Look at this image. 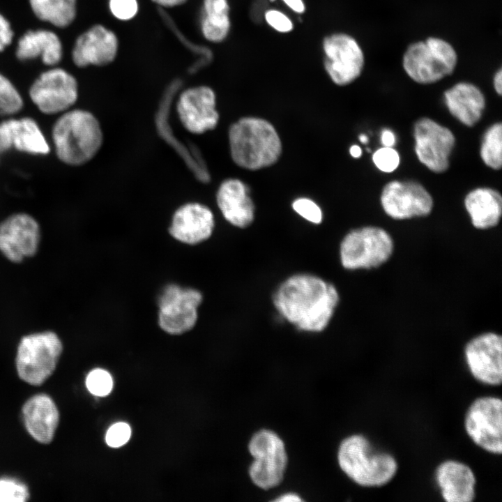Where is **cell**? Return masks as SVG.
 Here are the masks:
<instances>
[{
	"label": "cell",
	"instance_id": "obj_3",
	"mask_svg": "<svg viewBox=\"0 0 502 502\" xmlns=\"http://www.w3.org/2000/svg\"><path fill=\"white\" fill-rule=\"evenodd\" d=\"M231 157L238 167L252 171L270 167L282 153V142L267 120L246 116L232 123L228 132Z\"/></svg>",
	"mask_w": 502,
	"mask_h": 502
},
{
	"label": "cell",
	"instance_id": "obj_38",
	"mask_svg": "<svg viewBox=\"0 0 502 502\" xmlns=\"http://www.w3.org/2000/svg\"><path fill=\"white\" fill-rule=\"evenodd\" d=\"M264 17L267 24L278 32L287 33L293 29L291 20L278 10L270 9L265 11Z\"/></svg>",
	"mask_w": 502,
	"mask_h": 502
},
{
	"label": "cell",
	"instance_id": "obj_41",
	"mask_svg": "<svg viewBox=\"0 0 502 502\" xmlns=\"http://www.w3.org/2000/svg\"><path fill=\"white\" fill-rule=\"evenodd\" d=\"M188 0H151L160 8L167 9L182 6Z\"/></svg>",
	"mask_w": 502,
	"mask_h": 502
},
{
	"label": "cell",
	"instance_id": "obj_45",
	"mask_svg": "<svg viewBox=\"0 0 502 502\" xmlns=\"http://www.w3.org/2000/svg\"><path fill=\"white\" fill-rule=\"evenodd\" d=\"M351 155L354 158H359L362 155V149L358 145H353L349 149Z\"/></svg>",
	"mask_w": 502,
	"mask_h": 502
},
{
	"label": "cell",
	"instance_id": "obj_43",
	"mask_svg": "<svg viewBox=\"0 0 502 502\" xmlns=\"http://www.w3.org/2000/svg\"><path fill=\"white\" fill-rule=\"evenodd\" d=\"M283 2L293 11L297 13H303L305 7L303 0H282Z\"/></svg>",
	"mask_w": 502,
	"mask_h": 502
},
{
	"label": "cell",
	"instance_id": "obj_31",
	"mask_svg": "<svg viewBox=\"0 0 502 502\" xmlns=\"http://www.w3.org/2000/svg\"><path fill=\"white\" fill-rule=\"evenodd\" d=\"M159 11L164 22L167 24V25H168L172 32L174 33L181 42L196 56L195 62L189 68V72L190 73H195L208 66L213 61V59L212 50L207 46L195 44L192 41L188 40V38L177 29L176 26L172 22V20L170 18V16L165 12V10L159 8Z\"/></svg>",
	"mask_w": 502,
	"mask_h": 502
},
{
	"label": "cell",
	"instance_id": "obj_11",
	"mask_svg": "<svg viewBox=\"0 0 502 502\" xmlns=\"http://www.w3.org/2000/svg\"><path fill=\"white\" fill-rule=\"evenodd\" d=\"M324 66L336 85L347 86L362 74L365 56L358 41L347 33H335L326 36L323 43Z\"/></svg>",
	"mask_w": 502,
	"mask_h": 502
},
{
	"label": "cell",
	"instance_id": "obj_19",
	"mask_svg": "<svg viewBox=\"0 0 502 502\" xmlns=\"http://www.w3.org/2000/svg\"><path fill=\"white\" fill-rule=\"evenodd\" d=\"M466 363L479 381L492 386L502 381V338L494 333L480 335L465 347Z\"/></svg>",
	"mask_w": 502,
	"mask_h": 502
},
{
	"label": "cell",
	"instance_id": "obj_18",
	"mask_svg": "<svg viewBox=\"0 0 502 502\" xmlns=\"http://www.w3.org/2000/svg\"><path fill=\"white\" fill-rule=\"evenodd\" d=\"M11 150L44 156L50 153L51 147L34 118L13 116L0 121V161L1 156Z\"/></svg>",
	"mask_w": 502,
	"mask_h": 502
},
{
	"label": "cell",
	"instance_id": "obj_17",
	"mask_svg": "<svg viewBox=\"0 0 502 502\" xmlns=\"http://www.w3.org/2000/svg\"><path fill=\"white\" fill-rule=\"evenodd\" d=\"M119 47L115 32L101 24H96L76 38L71 50L72 61L80 68L107 66L116 58Z\"/></svg>",
	"mask_w": 502,
	"mask_h": 502
},
{
	"label": "cell",
	"instance_id": "obj_1",
	"mask_svg": "<svg viewBox=\"0 0 502 502\" xmlns=\"http://www.w3.org/2000/svg\"><path fill=\"white\" fill-rule=\"evenodd\" d=\"M273 303L280 315L297 329L321 332L333 315L339 294L331 283L318 276L296 274L278 287Z\"/></svg>",
	"mask_w": 502,
	"mask_h": 502
},
{
	"label": "cell",
	"instance_id": "obj_6",
	"mask_svg": "<svg viewBox=\"0 0 502 502\" xmlns=\"http://www.w3.org/2000/svg\"><path fill=\"white\" fill-rule=\"evenodd\" d=\"M63 343L52 330L38 331L24 335L15 356L19 377L32 386H40L54 372L63 352Z\"/></svg>",
	"mask_w": 502,
	"mask_h": 502
},
{
	"label": "cell",
	"instance_id": "obj_27",
	"mask_svg": "<svg viewBox=\"0 0 502 502\" xmlns=\"http://www.w3.org/2000/svg\"><path fill=\"white\" fill-rule=\"evenodd\" d=\"M199 27L201 35L208 42L218 43L225 40L231 27L228 0H203Z\"/></svg>",
	"mask_w": 502,
	"mask_h": 502
},
{
	"label": "cell",
	"instance_id": "obj_9",
	"mask_svg": "<svg viewBox=\"0 0 502 502\" xmlns=\"http://www.w3.org/2000/svg\"><path fill=\"white\" fill-rule=\"evenodd\" d=\"M203 301L200 291L169 284L158 299V324L165 333L179 335L191 330L198 320V308Z\"/></svg>",
	"mask_w": 502,
	"mask_h": 502
},
{
	"label": "cell",
	"instance_id": "obj_24",
	"mask_svg": "<svg viewBox=\"0 0 502 502\" xmlns=\"http://www.w3.org/2000/svg\"><path fill=\"white\" fill-rule=\"evenodd\" d=\"M20 61L40 58L48 66H58L63 56V44L53 31L45 29H29L18 39L15 52Z\"/></svg>",
	"mask_w": 502,
	"mask_h": 502
},
{
	"label": "cell",
	"instance_id": "obj_16",
	"mask_svg": "<svg viewBox=\"0 0 502 502\" xmlns=\"http://www.w3.org/2000/svg\"><path fill=\"white\" fill-rule=\"evenodd\" d=\"M176 109L183 126L192 134H203L218 124L215 93L208 86H195L182 91Z\"/></svg>",
	"mask_w": 502,
	"mask_h": 502
},
{
	"label": "cell",
	"instance_id": "obj_10",
	"mask_svg": "<svg viewBox=\"0 0 502 502\" xmlns=\"http://www.w3.org/2000/svg\"><path fill=\"white\" fill-rule=\"evenodd\" d=\"M248 448L254 459L249 469L252 482L264 489L279 485L287 463L282 440L275 432L261 429L253 435Z\"/></svg>",
	"mask_w": 502,
	"mask_h": 502
},
{
	"label": "cell",
	"instance_id": "obj_5",
	"mask_svg": "<svg viewBox=\"0 0 502 502\" xmlns=\"http://www.w3.org/2000/svg\"><path fill=\"white\" fill-rule=\"evenodd\" d=\"M337 459L342 470L355 482L365 487L388 483L397 470L393 456L373 450L362 435L344 439L340 445Z\"/></svg>",
	"mask_w": 502,
	"mask_h": 502
},
{
	"label": "cell",
	"instance_id": "obj_15",
	"mask_svg": "<svg viewBox=\"0 0 502 502\" xmlns=\"http://www.w3.org/2000/svg\"><path fill=\"white\" fill-rule=\"evenodd\" d=\"M465 429L473 442L484 450L502 452V401L495 397L477 398L465 417Z\"/></svg>",
	"mask_w": 502,
	"mask_h": 502
},
{
	"label": "cell",
	"instance_id": "obj_28",
	"mask_svg": "<svg viewBox=\"0 0 502 502\" xmlns=\"http://www.w3.org/2000/svg\"><path fill=\"white\" fill-rule=\"evenodd\" d=\"M33 15L40 21L64 29L71 25L77 13V0H28Z\"/></svg>",
	"mask_w": 502,
	"mask_h": 502
},
{
	"label": "cell",
	"instance_id": "obj_13",
	"mask_svg": "<svg viewBox=\"0 0 502 502\" xmlns=\"http://www.w3.org/2000/svg\"><path fill=\"white\" fill-rule=\"evenodd\" d=\"M41 227L31 214L19 211L0 222V253L10 262L20 263L38 252Z\"/></svg>",
	"mask_w": 502,
	"mask_h": 502
},
{
	"label": "cell",
	"instance_id": "obj_21",
	"mask_svg": "<svg viewBox=\"0 0 502 502\" xmlns=\"http://www.w3.org/2000/svg\"><path fill=\"white\" fill-rule=\"evenodd\" d=\"M443 101L449 113L466 127H473L482 119L486 107L485 94L474 83L456 82L444 91Z\"/></svg>",
	"mask_w": 502,
	"mask_h": 502
},
{
	"label": "cell",
	"instance_id": "obj_25",
	"mask_svg": "<svg viewBox=\"0 0 502 502\" xmlns=\"http://www.w3.org/2000/svg\"><path fill=\"white\" fill-rule=\"evenodd\" d=\"M436 482L448 502H471L475 498L476 477L467 465L454 460L441 463L436 469Z\"/></svg>",
	"mask_w": 502,
	"mask_h": 502
},
{
	"label": "cell",
	"instance_id": "obj_2",
	"mask_svg": "<svg viewBox=\"0 0 502 502\" xmlns=\"http://www.w3.org/2000/svg\"><path fill=\"white\" fill-rule=\"evenodd\" d=\"M104 137L100 121L90 111L71 108L58 115L51 128V142L59 162L80 167L100 151Z\"/></svg>",
	"mask_w": 502,
	"mask_h": 502
},
{
	"label": "cell",
	"instance_id": "obj_12",
	"mask_svg": "<svg viewBox=\"0 0 502 502\" xmlns=\"http://www.w3.org/2000/svg\"><path fill=\"white\" fill-rule=\"evenodd\" d=\"M413 136L415 153L421 164L436 174L444 173L449 169L456 139L448 128L423 116L414 122Z\"/></svg>",
	"mask_w": 502,
	"mask_h": 502
},
{
	"label": "cell",
	"instance_id": "obj_39",
	"mask_svg": "<svg viewBox=\"0 0 502 502\" xmlns=\"http://www.w3.org/2000/svg\"><path fill=\"white\" fill-rule=\"evenodd\" d=\"M14 36L10 21L0 13V53L12 43Z\"/></svg>",
	"mask_w": 502,
	"mask_h": 502
},
{
	"label": "cell",
	"instance_id": "obj_32",
	"mask_svg": "<svg viewBox=\"0 0 502 502\" xmlns=\"http://www.w3.org/2000/svg\"><path fill=\"white\" fill-rule=\"evenodd\" d=\"M29 497V489L24 483L13 478H0V502H24Z\"/></svg>",
	"mask_w": 502,
	"mask_h": 502
},
{
	"label": "cell",
	"instance_id": "obj_14",
	"mask_svg": "<svg viewBox=\"0 0 502 502\" xmlns=\"http://www.w3.org/2000/svg\"><path fill=\"white\" fill-rule=\"evenodd\" d=\"M380 203L387 215L398 220L427 216L434 206L429 191L413 180H393L386 183Z\"/></svg>",
	"mask_w": 502,
	"mask_h": 502
},
{
	"label": "cell",
	"instance_id": "obj_8",
	"mask_svg": "<svg viewBox=\"0 0 502 502\" xmlns=\"http://www.w3.org/2000/svg\"><path fill=\"white\" fill-rule=\"evenodd\" d=\"M28 94L40 113L59 115L74 107L79 98V84L68 70L57 66L49 67L33 80Z\"/></svg>",
	"mask_w": 502,
	"mask_h": 502
},
{
	"label": "cell",
	"instance_id": "obj_34",
	"mask_svg": "<svg viewBox=\"0 0 502 502\" xmlns=\"http://www.w3.org/2000/svg\"><path fill=\"white\" fill-rule=\"evenodd\" d=\"M372 161L381 172L391 173L398 167L400 157L393 147L383 146L373 153Z\"/></svg>",
	"mask_w": 502,
	"mask_h": 502
},
{
	"label": "cell",
	"instance_id": "obj_46",
	"mask_svg": "<svg viewBox=\"0 0 502 502\" xmlns=\"http://www.w3.org/2000/svg\"><path fill=\"white\" fill-rule=\"evenodd\" d=\"M358 138H359L360 142L364 144H367V142L369 141L367 136L364 134L360 135Z\"/></svg>",
	"mask_w": 502,
	"mask_h": 502
},
{
	"label": "cell",
	"instance_id": "obj_37",
	"mask_svg": "<svg viewBox=\"0 0 502 502\" xmlns=\"http://www.w3.org/2000/svg\"><path fill=\"white\" fill-rule=\"evenodd\" d=\"M131 436V429L128 424L119 422L112 425L105 434V442L112 448H119L125 445Z\"/></svg>",
	"mask_w": 502,
	"mask_h": 502
},
{
	"label": "cell",
	"instance_id": "obj_42",
	"mask_svg": "<svg viewBox=\"0 0 502 502\" xmlns=\"http://www.w3.org/2000/svg\"><path fill=\"white\" fill-rule=\"evenodd\" d=\"M492 84L495 92L501 96L502 94V69L499 67L494 73Z\"/></svg>",
	"mask_w": 502,
	"mask_h": 502
},
{
	"label": "cell",
	"instance_id": "obj_26",
	"mask_svg": "<svg viewBox=\"0 0 502 502\" xmlns=\"http://www.w3.org/2000/svg\"><path fill=\"white\" fill-rule=\"evenodd\" d=\"M464 204L476 228L486 229L499 224L502 215V197L499 190L490 187L476 188L466 195Z\"/></svg>",
	"mask_w": 502,
	"mask_h": 502
},
{
	"label": "cell",
	"instance_id": "obj_44",
	"mask_svg": "<svg viewBox=\"0 0 502 502\" xmlns=\"http://www.w3.org/2000/svg\"><path fill=\"white\" fill-rule=\"evenodd\" d=\"M275 501H281V502H286V501H302L303 499L296 494L294 493H288L283 494L278 497L277 499L274 500Z\"/></svg>",
	"mask_w": 502,
	"mask_h": 502
},
{
	"label": "cell",
	"instance_id": "obj_36",
	"mask_svg": "<svg viewBox=\"0 0 502 502\" xmlns=\"http://www.w3.org/2000/svg\"><path fill=\"white\" fill-rule=\"evenodd\" d=\"M108 6L113 17L121 21L133 19L139 11L137 0H109Z\"/></svg>",
	"mask_w": 502,
	"mask_h": 502
},
{
	"label": "cell",
	"instance_id": "obj_7",
	"mask_svg": "<svg viewBox=\"0 0 502 502\" xmlns=\"http://www.w3.org/2000/svg\"><path fill=\"white\" fill-rule=\"evenodd\" d=\"M393 241L383 229L366 226L350 231L340 244V259L349 270L376 268L392 254Z\"/></svg>",
	"mask_w": 502,
	"mask_h": 502
},
{
	"label": "cell",
	"instance_id": "obj_30",
	"mask_svg": "<svg viewBox=\"0 0 502 502\" xmlns=\"http://www.w3.org/2000/svg\"><path fill=\"white\" fill-rule=\"evenodd\" d=\"M24 100L13 82L0 72V118L15 116L24 108Z\"/></svg>",
	"mask_w": 502,
	"mask_h": 502
},
{
	"label": "cell",
	"instance_id": "obj_22",
	"mask_svg": "<svg viewBox=\"0 0 502 502\" xmlns=\"http://www.w3.org/2000/svg\"><path fill=\"white\" fill-rule=\"evenodd\" d=\"M216 202L225 219L232 225L245 228L253 222L254 204L248 188L241 180H224L217 190Z\"/></svg>",
	"mask_w": 502,
	"mask_h": 502
},
{
	"label": "cell",
	"instance_id": "obj_4",
	"mask_svg": "<svg viewBox=\"0 0 502 502\" xmlns=\"http://www.w3.org/2000/svg\"><path fill=\"white\" fill-rule=\"evenodd\" d=\"M459 56L455 46L441 36H429L409 43L402 56V66L414 82L435 84L453 74Z\"/></svg>",
	"mask_w": 502,
	"mask_h": 502
},
{
	"label": "cell",
	"instance_id": "obj_40",
	"mask_svg": "<svg viewBox=\"0 0 502 502\" xmlns=\"http://www.w3.org/2000/svg\"><path fill=\"white\" fill-rule=\"evenodd\" d=\"M381 142L383 146L393 147L396 144L394 132L388 128H384L381 133Z\"/></svg>",
	"mask_w": 502,
	"mask_h": 502
},
{
	"label": "cell",
	"instance_id": "obj_23",
	"mask_svg": "<svg viewBox=\"0 0 502 502\" xmlns=\"http://www.w3.org/2000/svg\"><path fill=\"white\" fill-rule=\"evenodd\" d=\"M22 413L25 428L33 439L44 444L52 441L59 422V412L49 395H33L24 404Z\"/></svg>",
	"mask_w": 502,
	"mask_h": 502
},
{
	"label": "cell",
	"instance_id": "obj_33",
	"mask_svg": "<svg viewBox=\"0 0 502 502\" xmlns=\"http://www.w3.org/2000/svg\"><path fill=\"white\" fill-rule=\"evenodd\" d=\"M86 386L92 395L104 397L112 391L113 379L111 374L105 370L94 369L86 378Z\"/></svg>",
	"mask_w": 502,
	"mask_h": 502
},
{
	"label": "cell",
	"instance_id": "obj_20",
	"mask_svg": "<svg viewBox=\"0 0 502 502\" xmlns=\"http://www.w3.org/2000/svg\"><path fill=\"white\" fill-rule=\"evenodd\" d=\"M214 227V215L207 206L199 202H188L174 211L168 231L174 240L185 245H195L208 240Z\"/></svg>",
	"mask_w": 502,
	"mask_h": 502
},
{
	"label": "cell",
	"instance_id": "obj_35",
	"mask_svg": "<svg viewBox=\"0 0 502 502\" xmlns=\"http://www.w3.org/2000/svg\"><path fill=\"white\" fill-rule=\"evenodd\" d=\"M292 208L298 215L312 223L319 224L322 221V211L312 199L298 198L292 203Z\"/></svg>",
	"mask_w": 502,
	"mask_h": 502
},
{
	"label": "cell",
	"instance_id": "obj_29",
	"mask_svg": "<svg viewBox=\"0 0 502 502\" xmlns=\"http://www.w3.org/2000/svg\"><path fill=\"white\" fill-rule=\"evenodd\" d=\"M480 156L484 164L494 169L502 167V124L496 122L489 126L483 133Z\"/></svg>",
	"mask_w": 502,
	"mask_h": 502
}]
</instances>
